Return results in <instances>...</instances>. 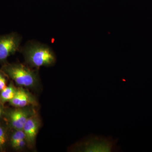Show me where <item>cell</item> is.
I'll list each match as a JSON object with an SVG mask.
<instances>
[{
	"mask_svg": "<svg viewBox=\"0 0 152 152\" xmlns=\"http://www.w3.org/2000/svg\"><path fill=\"white\" fill-rule=\"evenodd\" d=\"M20 51L28 66L39 69L41 67H50L56 61V54L50 47L37 41L27 42Z\"/></svg>",
	"mask_w": 152,
	"mask_h": 152,
	"instance_id": "6da1fadb",
	"label": "cell"
},
{
	"mask_svg": "<svg viewBox=\"0 0 152 152\" xmlns=\"http://www.w3.org/2000/svg\"><path fill=\"white\" fill-rule=\"evenodd\" d=\"M2 70L16 84L26 88L34 89L40 83L38 69L30 68L20 63H5Z\"/></svg>",
	"mask_w": 152,
	"mask_h": 152,
	"instance_id": "7a4b0ae2",
	"label": "cell"
},
{
	"mask_svg": "<svg viewBox=\"0 0 152 152\" xmlns=\"http://www.w3.org/2000/svg\"><path fill=\"white\" fill-rule=\"evenodd\" d=\"M118 139L111 137L91 135L81 141L77 143L70 148L73 152H119Z\"/></svg>",
	"mask_w": 152,
	"mask_h": 152,
	"instance_id": "3957f363",
	"label": "cell"
},
{
	"mask_svg": "<svg viewBox=\"0 0 152 152\" xmlns=\"http://www.w3.org/2000/svg\"><path fill=\"white\" fill-rule=\"evenodd\" d=\"M21 36L16 32L0 35V64L8 62V58L20 51Z\"/></svg>",
	"mask_w": 152,
	"mask_h": 152,
	"instance_id": "277c9868",
	"label": "cell"
},
{
	"mask_svg": "<svg viewBox=\"0 0 152 152\" xmlns=\"http://www.w3.org/2000/svg\"><path fill=\"white\" fill-rule=\"evenodd\" d=\"M34 106L15 107L6 113L9 124L13 129L22 130L27 121L37 111Z\"/></svg>",
	"mask_w": 152,
	"mask_h": 152,
	"instance_id": "5b68a950",
	"label": "cell"
},
{
	"mask_svg": "<svg viewBox=\"0 0 152 152\" xmlns=\"http://www.w3.org/2000/svg\"><path fill=\"white\" fill-rule=\"evenodd\" d=\"M41 124L40 119L36 112L29 118L23 128L22 130L25 134L27 146L30 148L34 147L36 138Z\"/></svg>",
	"mask_w": 152,
	"mask_h": 152,
	"instance_id": "8992f818",
	"label": "cell"
},
{
	"mask_svg": "<svg viewBox=\"0 0 152 152\" xmlns=\"http://www.w3.org/2000/svg\"><path fill=\"white\" fill-rule=\"evenodd\" d=\"M10 104L14 107L22 108L37 105L34 96L26 89V88L19 87L13 99L9 102Z\"/></svg>",
	"mask_w": 152,
	"mask_h": 152,
	"instance_id": "52a82bcc",
	"label": "cell"
},
{
	"mask_svg": "<svg viewBox=\"0 0 152 152\" xmlns=\"http://www.w3.org/2000/svg\"><path fill=\"white\" fill-rule=\"evenodd\" d=\"M14 130L10 137V145L16 151L23 150L27 146L24 133L23 130Z\"/></svg>",
	"mask_w": 152,
	"mask_h": 152,
	"instance_id": "ba28073f",
	"label": "cell"
},
{
	"mask_svg": "<svg viewBox=\"0 0 152 152\" xmlns=\"http://www.w3.org/2000/svg\"><path fill=\"white\" fill-rule=\"evenodd\" d=\"M17 88H18L15 86L13 82L11 81L8 86L0 91V102L4 105L12 100L15 95Z\"/></svg>",
	"mask_w": 152,
	"mask_h": 152,
	"instance_id": "9c48e42d",
	"label": "cell"
},
{
	"mask_svg": "<svg viewBox=\"0 0 152 152\" xmlns=\"http://www.w3.org/2000/svg\"><path fill=\"white\" fill-rule=\"evenodd\" d=\"M8 140L7 132L4 126L0 124V151L4 148Z\"/></svg>",
	"mask_w": 152,
	"mask_h": 152,
	"instance_id": "30bf717a",
	"label": "cell"
},
{
	"mask_svg": "<svg viewBox=\"0 0 152 152\" xmlns=\"http://www.w3.org/2000/svg\"><path fill=\"white\" fill-rule=\"evenodd\" d=\"M8 77L1 69H0V91L7 86Z\"/></svg>",
	"mask_w": 152,
	"mask_h": 152,
	"instance_id": "8fae6325",
	"label": "cell"
},
{
	"mask_svg": "<svg viewBox=\"0 0 152 152\" xmlns=\"http://www.w3.org/2000/svg\"><path fill=\"white\" fill-rule=\"evenodd\" d=\"M5 113L6 112L3 107V105L0 102V119H1L4 116Z\"/></svg>",
	"mask_w": 152,
	"mask_h": 152,
	"instance_id": "7c38bea8",
	"label": "cell"
}]
</instances>
